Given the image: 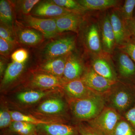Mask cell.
Instances as JSON below:
<instances>
[{
	"label": "cell",
	"mask_w": 135,
	"mask_h": 135,
	"mask_svg": "<svg viewBox=\"0 0 135 135\" xmlns=\"http://www.w3.org/2000/svg\"><path fill=\"white\" fill-rule=\"evenodd\" d=\"M17 36L21 43L29 46H36L41 43L45 38L41 33L26 27L18 30Z\"/></svg>",
	"instance_id": "obj_21"
},
{
	"label": "cell",
	"mask_w": 135,
	"mask_h": 135,
	"mask_svg": "<svg viewBox=\"0 0 135 135\" xmlns=\"http://www.w3.org/2000/svg\"><path fill=\"white\" fill-rule=\"evenodd\" d=\"M68 103L74 118L79 122L93 119L106 106L104 95L98 94Z\"/></svg>",
	"instance_id": "obj_2"
},
{
	"label": "cell",
	"mask_w": 135,
	"mask_h": 135,
	"mask_svg": "<svg viewBox=\"0 0 135 135\" xmlns=\"http://www.w3.org/2000/svg\"><path fill=\"white\" fill-rule=\"evenodd\" d=\"M58 33L71 31L78 33L83 22L81 14L72 12L55 18Z\"/></svg>",
	"instance_id": "obj_19"
},
{
	"label": "cell",
	"mask_w": 135,
	"mask_h": 135,
	"mask_svg": "<svg viewBox=\"0 0 135 135\" xmlns=\"http://www.w3.org/2000/svg\"><path fill=\"white\" fill-rule=\"evenodd\" d=\"M40 1L39 0H24L18 1V3L20 11L25 16L30 15L32 9Z\"/></svg>",
	"instance_id": "obj_32"
},
{
	"label": "cell",
	"mask_w": 135,
	"mask_h": 135,
	"mask_svg": "<svg viewBox=\"0 0 135 135\" xmlns=\"http://www.w3.org/2000/svg\"><path fill=\"white\" fill-rule=\"evenodd\" d=\"M86 29L84 34V41L88 50L93 56L104 53L98 22H92Z\"/></svg>",
	"instance_id": "obj_13"
},
{
	"label": "cell",
	"mask_w": 135,
	"mask_h": 135,
	"mask_svg": "<svg viewBox=\"0 0 135 135\" xmlns=\"http://www.w3.org/2000/svg\"><path fill=\"white\" fill-rule=\"evenodd\" d=\"M29 57L28 51L23 49H20L15 51L11 56L12 61L20 63H25Z\"/></svg>",
	"instance_id": "obj_34"
},
{
	"label": "cell",
	"mask_w": 135,
	"mask_h": 135,
	"mask_svg": "<svg viewBox=\"0 0 135 135\" xmlns=\"http://www.w3.org/2000/svg\"><path fill=\"white\" fill-rule=\"evenodd\" d=\"M15 134L13 133H7L5 135H15Z\"/></svg>",
	"instance_id": "obj_40"
},
{
	"label": "cell",
	"mask_w": 135,
	"mask_h": 135,
	"mask_svg": "<svg viewBox=\"0 0 135 135\" xmlns=\"http://www.w3.org/2000/svg\"><path fill=\"white\" fill-rule=\"evenodd\" d=\"M60 90H28L18 93L15 96V100L17 103L22 105H31L38 103L44 98H47L53 94L60 92Z\"/></svg>",
	"instance_id": "obj_18"
},
{
	"label": "cell",
	"mask_w": 135,
	"mask_h": 135,
	"mask_svg": "<svg viewBox=\"0 0 135 135\" xmlns=\"http://www.w3.org/2000/svg\"><path fill=\"white\" fill-rule=\"evenodd\" d=\"M8 133L18 135H33L36 133V126L21 121H13L9 127Z\"/></svg>",
	"instance_id": "obj_25"
},
{
	"label": "cell",
	"mask_w": 135,
	"mask_h": 135,
	"mask_svg": "<svg viewBox=\"0 0 135 135\" xmlns=\"http://www.w3.org/2000/svg\"><path fill=\"white\" fill-rule=\"evenodd\" d=\"M13 122L9 110L1 108L0 110V128L3 129L9 128Z\"/></svg>",
	"instance_id": "obj_31"
},
{
	"label": "cell",
	"mask_w": 135,
	"mask_h": 135,
	"mask_svg": "<svg viewBox=\"0 0 135 135\" xmlns=\"http://www.w3.org/2000/svg\"><path fill=\"white\" fill-rule=\"evenodd\" d=\"M114 59L119 76L127 81H135V63L125 51L119 49Z\"/></svg>",
	"instance_id": "obj_12"
},
{
	"label": "cell",
	"mask_w": 135,
	"mask_h": 135,
	"mask_svg": "<svg viewBox=\"0 0 135 135\" xmlns=\"http://www.w3.org/2000/svg\"><path fill=\"white\" fill-rule=\"evenodd\" d=\"M109 14L116 45L120 47L131 40L125 21L122 17L119 9H113Z\"/></svg>",
	"instance_id": "obj_14"
},
{
	"label": "cell",
	"mask_w": 135,
	"mask_h": 135,
	"mask_svg": "<svg viewBox=\"0 0 135 135\" xmlns=\"http://www.w3.org/2000/svg\"></svg>",
	"instance_id": "obj_43"
},
{
	"label": "cell",
	"mask_w": 135,
	"mask_h": 135,
	"mask_svg": "<svg viewBox=\"0 0 135 135\" xmlns=\"http://www.w3.org/2000/svg\"><path fill=\"white\" fill-rule=\"evenodd\" d=\"M68 104L61 97H50L41 101L35 109L38 115L48 117L62 116L66 113Z\"/></svg>",
	"instance_id": "obj_7"
},
{
	"label": "cell",
	"mask_w": 135,
	"mask_h": 135,
	"mask_svg": "<svg viewBox=\"0 0 135 135\" xmlns=\"http://www.w3.org/2000/svg\"><path fill=\"white\" fill-rule=\"evenodd\" d=\"M81 79L92 91L103 95L109 92L116 82L107 79L99 75L91 67L86 69Z\"/></svg>",
	"instance_id": "obj_6"
},
{
	"label": "cell",
	"mask_w": 135,
	"mask_h": 135,
	"mask_svg": "<svg viewBox=\"0 0 135 135\" xmlns=\"http://www.w3.org/2000/svg\"><path fill=\"white\" fill-rule=\"evenodd\" d=\"M76 126L79 135H103L85 122H79Z\"/></svg>",
	"instance_id": "obj_33"
},
{
	"label": "cell",
	"mask_w": 135,
	"mask_h": 135,
	"mask_svg": "<svg viewBox=\"0 0 135 135\" xmlns=\"http://www.w3.org/2000/svg\"><path fill=\"white\" fill-rule=\"evenodd\" d=\"M78 1L86 11L101 10L115 8L120 2L117 0H80Z\"/></svg>",
	"instance_id": "obj_23"
},
{
	"label": "cell",
	"mask_w": 135,
	"mask_h": 135,
	"mask_svg": "<svg viewBox=\"0 0 135 135\" xmlns=\"http://www.w3.org/2000/svg\"><path fill=\"white\" fill-rule=\"evenodd\" d=\"M15 45L0 38V53L4 56L8 55L12 50Z\"/></svg>",
	"instance_id": "obj_36"
},
{
	"label": "cell",
	"mask_w": 135,
	"mask_h": 135,
	"mask_svg": "<svg viewBox=\"0 0 135 135\" xmlns=\"http://www.w3.org/2000/svg\"><path fill=\"white\" fill-rule=\"evenodd\" d=\"M64 83L61 78L38 71L34 74L28 87L32 89L40 90L61 89Z\"/></svg>",
	"instance_id": "obj_9"
},
{
	"label": "cell",
	"mask_w": 135,
	"mask_h": 135,
	"mask_svg": "<svg viewBox=\"0 0 135 135\" xmlns=\"http://www.w3.org/2000/svg\"><path fill=\"white\" fill-rule=\"evenodd\" d=\"M0 38L4 39L14 45H16L17 43L14 30L1 24L0 26Z\"/></svg>",
	"instance_id": "obj_30"
},
{
	"label": "cell",
	"mask_w": 135,
	"mask_h": 135,
	"mask_svg": "<svg viewBox=\"0 0 135 135\" xmlns=\"http://www.w3.org/2000/svg\"><path fill=\"white\" fill-rule=\"evenodd\" d=\"M119 49L127 53L135 63V41L130 40L123 46H120Z\"/></svg>",
	"instance_id": "obj_35"
},
{
	"label": "cell",
	"mask_w": 135,
	"mask_h": 135,
	"mask_svg": "<svg viewBox=\"0 0 135 135\" xmlns=\"http://www.w3.org/2000/svg\"><path fill=\"white\" fill-rule=\"evenodd\" d=\"M111 135H135V129L122 116Z\"/></svg>",
	"instance_id": "obj_27"
},
{
	"label": "cell",
	"mask_w": 135,
	"mask_h": 135,
	"mask_svg": "<svg viewBox=\"0 0 135 135\" xmlns=\"http://www.w3.org/2000/svg\"><path fill=\"white\" fill-rule=\"evenodd\" d=\"M52 1L56 5L66 9L74 12L83 14L85 11L83 7L78 2V1L74 0H53Z\"/></svg>",
	"instance_id": "obj_28"
},
{
	"label": "cell",
	"mask_w": 135,
	"mask_h": 135,
	"mask_svg": "<svg viewBox=\"0 0 135 135\" xmlns=\"http://www.w3.org/2000/svg\"><path fill=\"white\" fill-rule=\"evenodd\" d=\"M5 64L3 63V61L1 59L0 62V73H1V76L4 74L3 73H5Z\"/></svg>",
	"instance_id": "obj_39"
},
{
	"label": "cell",
	"mask_w": 135,
	"mask_h": 135,
	"mask_svg": "<svg viewBox=\"0 0 135 135\" xmlns=\"http://www.w3.org/2000/svg\"><path fill=\"white\" fill-rule=\"evenodd\" d=\"M38 135H79L77 126L53 122L36 126Z\"/></svg>",
	"instance_id": "obj_15"
},
{
	"label": "cell",
	"mask_w": 135,
	"mask_h": 135,
	"mask_svg": "<svg viewBox=\"0 0 135 135\" xmlns=\"http://www.w3.org/2000/svg\"><path fill=\"white\" fill-rule=\"evenodd\" d=\"M68 56L46 60L40 65L38 71L54 75L62 79Z\"/></svg>",
	"instance_id": "obj_20"
},
{
	"label": "cell",
	"mask_w": 135,
	"mask_h": 135,
	"mask_svg": "<svg viewBox=\"0 0 135 135\" xmlns=\"http://www.w3.org/2000/svg\"><path fill=\"white\" fill-rule=\"evenodd\" d=\"M133 85H134V87L135 89V81L134 82V84H133Z\"/></svg>",
	"instance_id": "obj_41"
},
{
	"label": "cell",
	"mask_w": 135,
	"mask_h": 135,
	"mask_svg": "<svg viewBox=\"0 0 135 135\" xmlns=\"http://www.w3.org/2000/svg\"><path fill=\"white\" fill-rule=\"evenodd\" d=\"M12 4L10 2L5 0L0 1L1 24L13 29V15Z\"/></svg>",
	"instance_id": "obj_24"
},
{
	"label": "cell",
	"mask_w": 135,
	"mask_h": 135,
	"mask_svg": "<svg viewBox=\"0 0 135 135\" xmlns=\"http://www.w3.org/2000/svg\"><path fill=\"white\" fill-rule=\"evenodd\" d=\"M85 70L81 60L77 56L71 53L66 59L62 80L65 83L81 79Z\"/></svg>",
	"instance_id": "obj_17"
},
{
	"label": "cell",
	"mask_w": 135,
	"mask_h": 135,
	"mask_svg": "<svg viewBox=\"0 0 135 135\" xmlns=\"http://www.w3.org/2000/svg\"><path fill=\"white\" fill-rule=\"evenodd\" d=\"M98 23L103 51L105 53L110 54L113 53L116 45L109 13L103 15Z\"/></svg>",
	"instance_id": "obj_10"
},
{
	"label": "cell",
	"mask_w": 135,
	"mask_h": 135,
	"mask_svg": "<svg viewBox=\"0 0 135 135\" xmlns=\"http://www.w3.org/2000/svg\"><path fill=\"white\" fill-rule=\"evenodd\" d=\"M13 121H21L37 126L39 124L55 122L51 121L42 120L32 116L26 115L18 111H10Z\"/></svg>",
	"instance_id": "obj_26"
},
{
	"label": "cell",
	"mask_w": 135,
	"mask_h": 135,
	"mask_svg": "<svg viewBox=\"0 0 135 135\" xmlns=\"http://www.w3.org/2000/svg\"><path fill=\"white\" fill-rule=\"evenodd\" d=\"M75 46V39L67 36L51 42L45 47L44 56L46 60L65 56L71 54Z\"/></svg>",
	"instance_id": "obj_4"
},
{
	"label": "cell",
	"mask_w": 135,
	"mask_h": 135,
	"mask_svg": "<svg viewBox=\"0 0 135 135\" xmlns=\"http://www.w3.org/2000/svg\"><path fill=\"white\" fill-rule=\"evenodd\" d=\"M23 22L25 27L41 33L46 38H53L59 34L55 18H39L29 15L24 16Z\"/></svg>",
	"instance_id": "obj_5"
},
{
	"label": "cell",
	"mask_w": 135,
	"mask_h": 135,
	"mask_svg": "<svg viewBox=\"0 0 135 135\" xmlns=\"http://www.w3.org/2000/svg\"><path fill=\"white\" fill-rule=\"evenodd\" d=\"M126 28L131 40V38L133 39V40L135 41V17L130 20L125 21Z\"/></svg>",
	"instance_id": "obj_38"
},
{
	"label": "cell",
	"mask_w": 135,
	"mask_h": 135,
	"mask_svg": "<svg viewBox=\"0 0 135 135\" xmlns=\"http://www.w3.org/2000/svg\"><path fill=\"white\" fill-rule=\"evenodd\" d=\"M110 54L104 52L98 55L93 56L91 66L95 72L113 81L118 80V74L110 58Z\"/></svg>",
	"instance_id": "obj_8"
},
{
	"label": "cell",
	"mask_w": 135,
	"mask_h": 135,
	"mask_svg": "<svg viewBox=\"0 0 135 135\" xmlns=\"http://www.w3.org/2000/svg\"><path fill=\"white\" fill-rule=\"evenodd\" d=\"M104 97L106 106L122 116L135 103V88L133 84L118 80Z\"/></svg>",
	"instance_id": "obj_1"
},
{
	"label": "cell",
	"mask_w": 135,
	"mask_h": 135,
	"mask_svg": "<svg viewBox=\"0 0 135 135\" xmlns=\"http://www.w3.org/2000/svg\"><path fill=\"white\" fill-rule=\"evenodd\" d=\"M33 135H38V134H37V133H36V134H34Z\"/></svg>",
	"instance_id": "obj_42"
},
{
	"label": "cell",
	"mask_w": 135,
	"mask_h": 135,
	"mask_svg": "<svg viewBox=\"0 0 135 135\" xmlns=\"http://www.w3.org/2000/svg\"><path fill=\"white\" fill-rule=\"evenodd\" d=\"M122 116L135 129V103Z\"/></svg>",
	"instance_id": "obj_37"
},
{
	"label": "cell",
	"mask_w": 135,
	"mask_h": 135,
	"mask_svg": "<svg viewBox=\"0 0 135 135\" xmlns=\"http://www.w3.org/2000/svg\"><path fill=\"white\" fill-rule=\"evenodd\" d=\"M122 116L110 107L105 106L102 112L87 123L103 135H111Z\"/></svg>",
	"instance_id": "obj_3"
},
{
	"label": "cell",
	"mask_w": 135,
	"mask_h": 135,
	"mask_svg": "<svg viewBox=\"0 0 135 135\" xmlns=\"http://www.w3.org/2000/svg\"><path fill=\"white\" fill-rule=\"evenodd\" d=\"M72 12H76L60 7L50 1L39 2L34 8L32 14L36 16L55 18Z\"/></svg>",
	"instance_id": "obj_16"
},
{
	"label": "cell",
	"mask_w": 135,
	"mask_h": 135,
	"mask_svg": "<svg viewBox=\"0 0 135 135\" xmlns=\"http://www.w3.org/2000/svg\"><path fill=\"white\" fill-rule=\"evenodd\" d=\"M25 63H20L12 61L10 63L5 70L2 81V88L7 86L16 80L24 70Z\"/></svg>",
	"instance_id": "obj_22"
},
{
	"label": "cell",
	"mask_w": 135,
	"mask_h": 135,
	"mask_svg": "<svg viewBox=\"0 0 135 135\" xmlns=\"http://www.w3.org/2000/svg\"><path fill=\"white\" fill-rule=\"evenodd\" d=\"M61 89L68 102L83 99L97 94L89 88L81 79L65 83L62 86Z\"/></svg>",
	"instance_id": "obj_11"
},
{
	"label": "cell",
	"mask_w": 135,
	"mask_h": 135,
	"mask_svg": "<svg viewBox=\"0 0 135 135\" xmlns=\"http://www.w3.org/2000/svg\"><path fill=\"white\" fill-rule=\"evenodd\" d=\"M135 7V0H126L123 5L119 9L121 16L125 21L133 18Z\"/></svg>",
	"instance_id": "obj_29"
}]
</instances>
